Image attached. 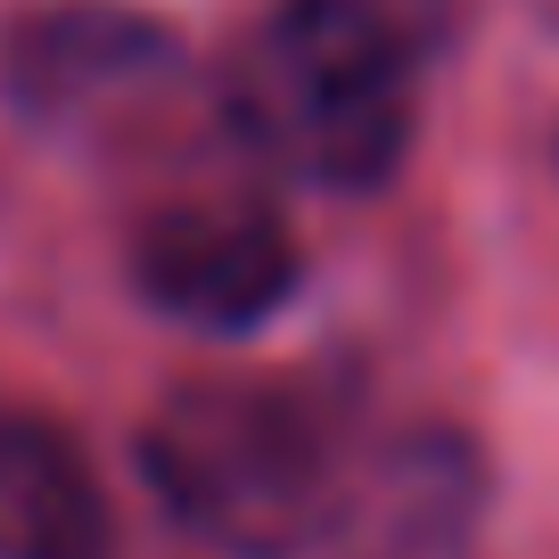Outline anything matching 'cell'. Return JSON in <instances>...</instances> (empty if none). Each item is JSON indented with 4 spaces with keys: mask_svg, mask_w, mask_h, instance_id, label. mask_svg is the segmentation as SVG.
Wrapping results in <instances>:
<instances>
[{
    "mask_svg": "<svg viewBox=\"0 0 559 559\" xmlns=\"http://www.w3.org/2000/svg\"><path fill=\"white\" fill-rule=\"evenodd\" d=\"M107 493L67 428L0 395V559H99Z\"/></svg>",
    "mask_w": 559,
    "mask_h": 559,
    "instance_id": "5",
    "label": "cell"
},
{
    "mask_svg": "<svg viewBox=\"0 0 559 559\" xmlns=\"http://www.w3.org/2000/svg\"><path fill=\"white\" fill-rule=\"evenodd\" d=\"M132 280L181 330L247 337L297 297V247L280 214L247 206V198H190V206L148 214L132 247Z\"/></svg>",
    "mask_w": 559,
    "mask_h": 559,
    "instance_id": "3",
    "label": "cell"
},
{
    "mask_svg": "<svg viewBox=\"0 0 559 559\" xmlns=\"http://www.w3.org/2000/svg\"><path fill=\"white\" fill-rule=\"evenodd\" d=\"M140 469L198 543L230 559L321 551L354 486L321 403L280 379L174 386L140 437Z\"/></svg>",
    "mask_w": 559,
    "mask_h": 559,
    "instance_id": "2",
    "label": "cell"
},
{
    "mask_svg": "<svg viewBox=\"0 0 559 559\" xmlns=\"http://www.w3.org/2000/svg\"><path fill=\"white\" fill-rule=\"evenodd\" d=\"M174 67V34L132 0H50L25 9L0 41V83L25 116H83L99 99L157 83Z\"/></svg>",
    "mask_w": 559,
    "mask_h": 559,
    "instance_id": "4",
    "label": "cell"
},
{
    "mask_svg": "<svg viewBox=\"0 0 559 559\" xmlns=\"http://www.w3.org/2000/svg\"><path fill=\"white\" fill-rule=\"evenodd\" d=\"M461 34V0H288L230 74V123L272 165L370 190L412 140V91Z\"/></svg>",
    "mask_w": 559,
    "mask_h": 559,
    "instance_id": "1",
    "label": "cell"
}]
</instances>
